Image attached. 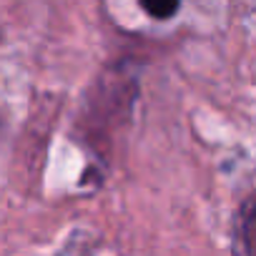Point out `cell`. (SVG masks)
Instances as JSON below:
<instances>
[{
    "label": "cell",
    "mask_w": 256,
    "mask_h": 256,
    "mask_svg": "<svg viewBox=\"0 0 256 256\" xmlns=\"http://www.w3.org/2000/svg\"><path fill=\"white\" fill-rule=\"evenodd\" d=\"M138 6H141L144 13H148L156 20H168L171 16H176L181 10L178 0H141Z\"/></svg>",
    "instance_id": "1"
}]
</instances>
